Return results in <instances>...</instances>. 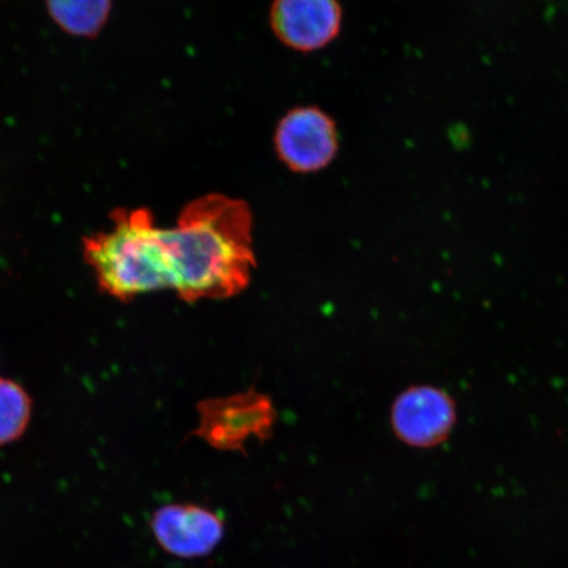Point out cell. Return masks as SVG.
Returning a JSON list of instances; mask_svg holds the SVG:
<instances>
[{
    "instance_id": "52a82bcc",
    "label": "cell",
    "mask_w": 568,
    "mask_h": 568,
    "mask_svg": "<svg viewBox=\"0 0 568 568\" xmlns=\"http://www.w3.org/2000/svg\"><path fill=\"white\" fill-rule=\"evenodd\" d=\"M152 530L168 552L180 558L209 556L222 542V518L191 504L162 507L152 518Z\"/></svg>"
},
{
    "instance_id": "277c9868",
    "label": "cell",
    "mask_w": 568,
    "mask_h": 568,
    "mask_svg": "<svg viewBox=\"0 0 568 568\" xmlns=\"http://www.w3.org/2000/svg\"><path fill=\"white\" fill-rule=\"evenodd\" d=\"M274 423L273 402L248 390L203 403L197 435L217 449L241 450L248 439H265L272 435Z\"/></svg>"
},
{
    "instance_id": "8992f818",
    "label": "cell",
    "mask_w": 568,
    "mask_h": 568,
    "mask_svg": "<svg viewBox=\"0 0 568 568\" xmlns=\"http://www.w3.org/2000/svg\"><path fill=\"white\" fill-rule=\"evenodd\" d=\"M270 24L283 44L314 52L337 38L343 9L333 0H280L270 11Z\"/></svg>"
},
{
    "instance_id": "ba28073f",
    "label": "cell",
    "mask_w": 568,
    "mask_h": 568,
    "mask_svg": "<svg viewBox=\"0 0 568 568\" xmlns=\"http://www.w3.org/2000/svg\"><path fill=\"white\" fill-rule=\"evenodd\" d=\"M47 7L49 16L63 32L89 39L103 30L112 10V3L106 0L49 2Z\"/></svg>"
},
{
    "instance_id": "7a4b0ae2",
    "label": "cell",
    "mask_w": 568,
    "mask_h": 568,
    "mask_svg": "<svg viewBox=\"0 0 568 568\" xmlns=\"http://www.w3.org/2000/svg\"><path fill=\"white\" fill-rule=\"evenodd\" d=\"M83 255L99 288L115 300L170 290L162 229L146 209L113 211L109 231L84 239Z\"/></svg>"
},
{
    "instance_id": "3957f363",
    "label": "cell",
    "mask_w": 568,
    "mask_h": 568,
    "mask_svg": "<svg viewBox=\"0 0 568 568\" xmlns=\"http://www.w3.org/2000/svg\"><path fill=\"white\" fill-rule=\"evenodd\" d=\"M274 144L276 154L291 172H320L336 158V123L317 106H297L276 125Z\"/></svg>"
},
{
    "instance_id": "9c48e42d",
    "label": "cell",
    "mask_w": 568,
    "mask_h": 568,
    "mask_svg": "<svg viewBox=\"0 0 568 568\" xmlns=\"http://www.w3.org/2000/svg\"><path fill=\"white\" fill-rule=\"evenodd\" d=\"M31 399L18 383L0 379V446L17 442L31 418Z\"/></svg>"
},
{
    "instance_id": "6da1fadb",
    "label": "cell",
    "mask_w": 568,
    "mask_h": 568,
    "mask_svg": "<svg viewBox=\"0 0 568 568\" xmlns=\"http://www.w3.org/2000/svg\"><path fill=\"white\" fill-rule=\"evenodd\" d=\"M170 290L181 300H226L244 291L255 267L253 216L240 199L209 194L162 229Z\"/></svg>"
},
{
    "instance_id": "5b68a950",
    "label": "cell",
    "mask_w": 568,
    "mask_h": 568,
    "mask_svg": "<svg viewBox=\"0 0 568 568\" xmlns=\"http://www.w3.org/2000/svg\"><path fill=\"white\" fill-rule=\"evenodd\" d=\"M457 420L456 404L445 390L418 386L404 390L390 412V424L402 443L435 447L449 437Z\"/></svg>"
}]
</instances>
